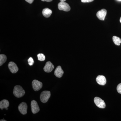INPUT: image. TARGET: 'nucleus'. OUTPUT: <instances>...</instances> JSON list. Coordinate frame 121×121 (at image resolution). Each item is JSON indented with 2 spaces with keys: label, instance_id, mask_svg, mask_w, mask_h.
<instances>
[{
  "label": "nucleus",
  "instance_id": "obj_1",
  "mask_svg": "<svg viewBox=\"0 0 121 121\" xmlns=\"http://www.w3.org/2000/svg\"><path fill=\"white\" fill-rule=\"evenodd\" d=\"M25 92L22 86L17 85L14 87L13 94L16 97L20 98L23 97L25 94Z\"/></svg>",
  "mask_w": 121,
  "mask_h": 121
},
{
  "label": "nucleus",
  "instance_id": "obj_2",
  "mask_svg": "<svg viewBox=\"0 0 121 121\" xmlns=\"http://www.w3.org/2000/svg\"><path fill=\"white\" fill-rule=\"evenodd\" d=\"M51 95V92L49 91H43L40 95V101L43 103H46L48 101Z\"/></svg>",
  "mask_w": 121,
  "mask_h": 121
},
{
  "label": "nucleus",
  "instance_id": "obj_3",
  "mask_svg": "<svg viewBox=\"0 0 121 121\" xmlns=\"http://www.w3.org/2000/svg\"><path fill=\"white\" fill-rule=\"evenodd\" d=\"M58 8L60 10L68 12L70 10L71 8L68 4L65 1H60L58 4Z\"/></svg>",
  "mask_w": 121,
  "mask_h": 121
},
{
  "label": "nucleus",
  "instance_id": "obj_4",
  "mask_svg": "<svg viewBox=\"0 0 121 121\" xmlns=\"http://www.w3.org/2000/svg\"><path fill=\"white\" fill-rule=\"evenodd\" d=\"M95 103L96 105L100 108H104L105 107L106 104L105 102L100 98L96 97L94 99Z\"/></svg>",
  "mask_w": 121,
  "mask_h": 121
},
{
  "label": "nucleus",
  "instance_id": "obj_5",
  "mask_svg": "<svg viewBox=\"0 0 121 121\" xmlns=\"http://www.w3.org/2000/svg\"><path fill=\"white\" fill-rule=\"evenodd\" d=\"M31 109L33 113L36 114L40 111L39 107L37 102L35 100H32L31 102Z\"/></svg>",
  "mask_w": 121,
  "mask_h": 121
},
{
  "label": "nucleus",
  "instance_id": "obj_6",
  "mask_svg": "<svg viewBox=\"0 0 121 121\" xmlns=\"http://www.w3.org/2000/svg\"><path fill=\"white\" fill-rule=\"evenodd\" d=\"M33 89L35 91H38L42 88L43 83L37 80H34L32 82Z\"/></svg>",
  "mask_w": 121,
  "mask_h": 121
},
{
  "label": "nucleus",
  "instance_id": "obj_7",
  "mask_svg": "<svg viewBox=\"0 0 121 121\" xmlns=\"http://www.w3.org/2000/svg\"><path fill=\"white\" fill-rule=\"evenodd\" d=\"M28 106L25 102L21 103L18 106V109L20 112L22 114L25 115L27 113Z\"/></svg>",
  "mask_w": 121,
  "mask_h": 121
},
{
  "label": "nucleus",
  "instance_id": "obj_8",
  "mask_svg": "<svg viewBox=\"0 0 121 121\" xmlns=\"http://www.w3.org/2000/svg\"><path fill=\"white\" fill-rule=\"evenodd\" d=\"M9 69L12 73H15L18 71L19 68L17 65L13 62H10L8 65Z\"/></svg>",
  "mask_w": 121,
  "mask_h": 121
},
{
  "label": "nucleus",
  "instance_id": "obj_9",
  "mask_svg": "<svg viewBox=\"0 0 121 121\" xmlns=\"http://www.w3.org/2000/svg\"><path fill=\"white\" fill-rule=\"evenodd\" d=\"M54 68V65L50 61L47 62L44 67V71L47 73H50L52 71Z\"/></svg>",
  "mask_w": 121,
  "mask_h": 121
},
{
  "label": "nucleus",
  "instance_id": "obj_10",
  "mask_svg": "<svg viewBox=\"0 0 121 121\" xmlns=\"http://www.w3.org/2000/svg\"><path fill=\"white\" fill-rule=\"evenodd\" d=\"M106 14V10L105 9H102L100 11H98L96 14V16L99 20L104 21Z\"/></svg>",
  "mask_w": 121,
  "mask_h": 121
},
{
  "label": "nucleus",
  "instance_id": "obj_11",
  "mask_svg": "<svg viewBox=\"0 0 121 121\" xmlns=\"http://www.w3.org/2000/svg\"><path fill=\"white\" fill-rule=\"evenodd\" d=\"M63 74L64 71L62 69L61 66H58L54 72L55 75L57 78H60L62 76Z\"/></svg>",
  "mask_w": 121,
  "mask_h": 121
},
{
  "label": "nucleus",
  "instance_id": "obj_12",
  "mask_svg": "<svg viewBox=\"0 0 121 121\" xmlns=\"http://www.w3.org/2000/svg\"><path fill=\"white\" fill-rule=\"evenodd\" d=\"M97 82L99 85L104 86L106 83V79L105 77L103 75H99L96 79Z\"/></svg>",
  "mask_w": 121,
  "mask_h": 121
},
{
  "label": "nucleus",
  "instance_id": "obj_13",
  "mask_svg": "<svg viewBox=\"0 0 121 121\" xmlns=\"http://www.w3.org/2000/svg\"><path fill=\"white\" fill-rule=\"evenodd\" d=\"M9 102L8 100L3 99L0 102V108L2 110L5 108L7 110L8 109V107H9Z\"/></svg>",
  "mask_w": 121,
  "mask_h": 121
},
{
  "label": "nucleus",
  "instance_id": "obj_14",
  "mask_svg": "<svg viewBox=\"0 0 121 121\" xmlns=\"http://www.w3.org/2000/svg\"><path fill=\"white\" fill-rule=\"evenodd\" d=\"M52 13V11L48 8L43 9L42 12L43 15L44 17H50Z\"/></svg>",
  "mask_w": 121,
  "mask_h": 121
},
{
  "label": "nucleus",
  "instance_id": "obj_15",
  "mask_svg": "<svg viewBox=\"0 0 121 121\" xmlns=\"http://www.w3.org/2000/svg\"><path fill=\"white\" fill-rule=\"evenodd\" d=\"M112 39L113 42L115 45H120L121 43V39L119 37L114 36H113Z\"/></svg>",
  "mask_w": 121,
  "mask_h": 121
},
{
  "label": "nucleus",
  "instance_id": "obj_16",
  "mask_svg": "<svg viewBox=\"0 0 121 121\" xmlns=\"http://www.w3.org/2000/svg\"><path fill=\"white\" fill-rule=\"evenodd\" d=\"M7 60V57L5 55L1 54L0 55V66H1Z\"/></svg>",
  "mask_w": 121,
  "mask_h": 121
},
{
  "label": "nucleus",
  "instance_id": "obj_17",
  "mask_svg": "<svg viewBox=\"0 0 121 121\" xmlns=\"http://www.w3.org/2000/svg\"><path fill=\"white\" fill-rule=\"evenodd\" d=\"M38 60L40 61H44L45 60V56L43 54H39L37 55Z\"/></svg>",
  "mask_w": 121,
  "mask_h": 121
},
{
  "label": "nucleus",
  "instance_id": "obj_18",
  "mask_svg": "<svg viewBox=\"0 0 121 121\" xmlns=\"http://www.w3.org/2000/svg\"><path fill=\"white\" fill-rule=\"evenodd\" d=\"M29 65L30 66H32L34 63V60L32 57H30L28 60Z\"/></svg>",
  "mask_w": 121,
  "mask_h": 121
},
{
  "label": "nucleus",
  "instance_id": "obj_19",
  "mask_svg": "<svg viewBox=\"0 0 121 121\" xmlns=\"http://www.w3.org/2000/svg\"><path fill=\"white\" fill-rule=\"evenodd\" d=\"M117 90L118 93L121 94V83L118 85L117 87Z\"/></svg>",
  "mask_w": 121,
  "mask_h": 121
},
{
  "label": "nucleus",
  "instance_id": "obj_20",
  "mask_svg": "<svg viewBox=\"0 0 121 121\" xmlns=\"http://www.w3.org/2000/svg\"><path fill=\"white\" fill-rule=\"evenodd\" d=\"M94 0H81V1L83 3L91 2Z\"/></svg>",
  "mask_w": 121,
  "mask_h": 121
},
{
  "label": "nucleus",
  "instance_id": "obj_21",
  "mask_svg": "<svg viewBox=\"0 0 121 121\" xmlns=\"http://www.w3.org/2000/svg\"><path fill=\"white\" fill-rule=\"evenodd\" d=\"M25 0L29 4H31L33 3L34 0Z\"/></svg>",
  "mask_w": 121,
  "mask_h": 121
},
{
  "label": "nucleus",
  "instance_id": "obj_22",
  "mask_svg": "<svg viewBox=\"0 0 121 121\" xmlns=\"http://www.w3.org/2000/svg\"><path fill=\"white\" fill-rule=\"evenodd\" d=\"M43 1H47V2H51L52 1V0H41Z\"/></svg>",
  "mask_w": 121,
  "mask_h": 121
},
{
  "label": "nucleus",
  "instance_id": "obj_23",
  "mask_svg": "<svg viewBox=\"0 0 121 121\" xmlns=\"http://www.w3.org/2000/svg\"><path fill=\"white\" fill-rule=\"evenodd\" d=\"M60 1H65L66 0H60Z\"/></svg>",
  "mask_w": 121,
  "mask_h": 121
},
{
  "label": "nucleus",
  "instance_id": "obj_24",
  "mask_svg": "<svg viewBox=\"0 0 121 121\" xmlns=\"http://www.w3.org/2000/svg\"><path fill=\"white\" fill-rule=\"evenodd\" d=\"M0 121H6V120H4V119H1L0 120Z\"/></svg>",
  "mask_w": 121,
  "mask_h": 121
},
{
  "label": "nucleus",
  "instance_id": "obj_25",
  "mask_svg": "<svg viewBox=\"0 0 121 121\" xmlns=\"http://www.w3.org/2000/svg\"><path fill=\"white\" fill-rule=\"evenodd\" d=\"M120 22L121 23V18L120 19Z\"/></svg>",
  "mask_w": 121,
  "mask_h": 121
},
{
  "label": "nucleus",
  "instance_id": "obj_26",
  "mask_svg": "<svg viewBox=\"0 0 121 121\" xmlns=\"http://www.w3.org/2000/svg\"><path fill=\"white\" fill-rule=\"evenodd\" d=\"M117 0L119 1H121V0Z\"/></svg>",
  "mask_w": 121,
  "mask_h": 121
}]
</instances>
